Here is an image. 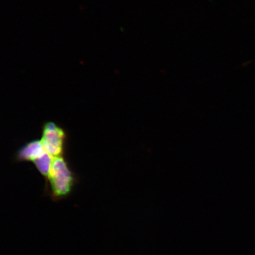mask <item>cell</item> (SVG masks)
Returning <instances> with one entry per match:
<instances>
[{"mask_svg":"<svg viewBox=\"0 0 255 255\" xmlns=\"http://www.w3.org/2000/svg\"><path fill=\"white\" fill-rule=\"evenodd\" d=\"M76 178L65 159L62 157L53 158L47 183L50 187L52 199L58 202L71 194Z\"/></svg>","mask_w":255,"mask_h":255,"instance_id":"cell-1","label":"cell"},{"mask_svg":"<svg viewBox=\"0 0 255 255\" xmlns=\"http://www.w3.org/2000/svg\"><path fill=\"white\" fill-rule=\"evenodd\" d=\"M66 138V133L62 128L52 122L44 124L41 142L44 151L52 157H62L65 151Z\"/></svg>","mask_w":255,"mask_h":255,"instance_id":"cell-2","label":"cell"},{"mask_svg":"<svg viewBox=\"0 0 255 255\" xmlns=\"http://www.w3.org/2000/svg\"><path fill=\"white\" fill-rule=\"evenodd\" d=\"M42 143L39 140L28 142L19 149L17 158L20 161H32L40 157L44 152Z\"/></svg>","mask_w":255,"mask_h":255,"instance_id":"cell-3","label":"cell"},{"mask_svg":"<svg viewBox=\"0 0 255 255\" xmlns=\"http://www.w3.org/2000/svg\"><path fill=\"white\" fill-rule=\"evenodd\" d=\"M52 160V156L45 152L42 155H41L40 157L35 159L33 161L35 166L36 167L38 171L46 179H48V177H49Z\"/></svg>","mask_w":255,"mask_h":255,"instance_id":"cell-4","label":"cell"}]
</instances>
